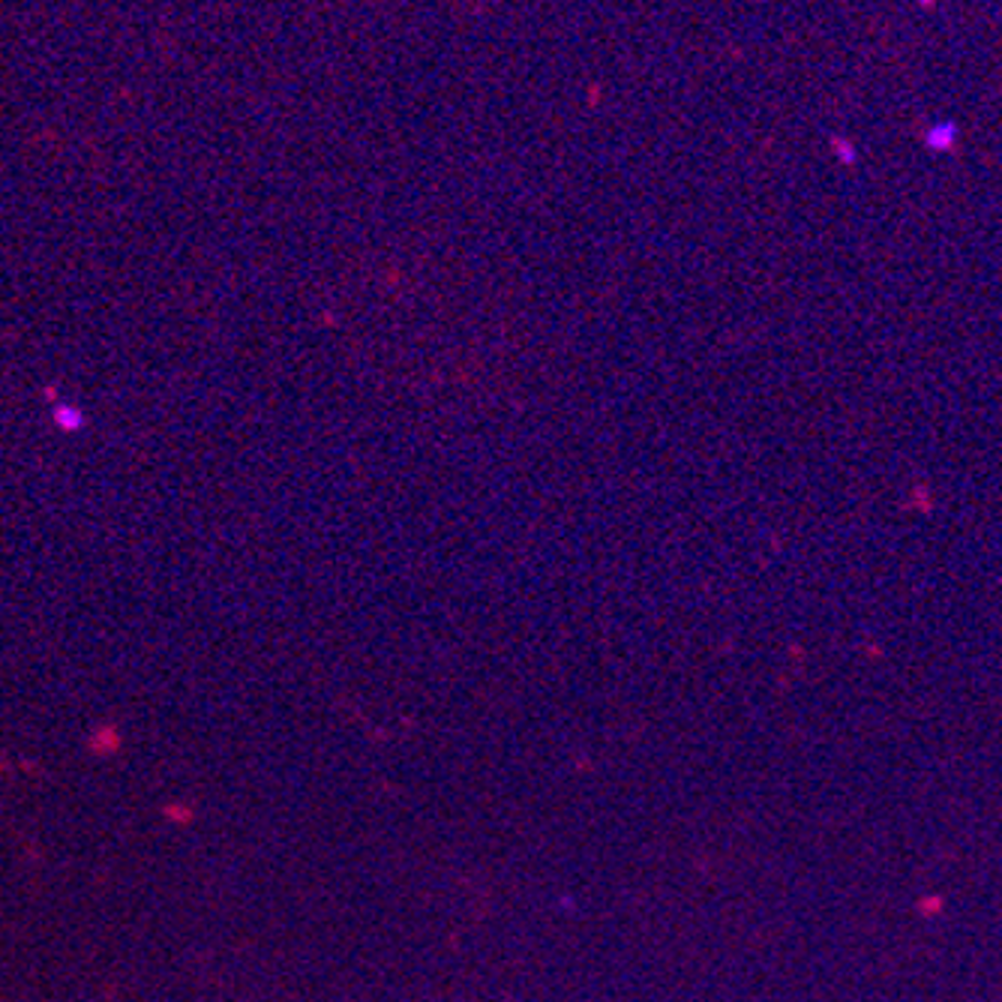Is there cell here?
I'll use <instances>...</instances> for the list:
<instances>
[{
	"label": "cell",
	"instance_id": "cell-1",
	"mask_svg": "<svg viewBox=\"0 0 1002 1002\" xmlns=\"http://www.w3.org/2000/svg\"><path fill=\"white\" fill-rule=\"evenodd\" d=\"M52 421L57 423V430L61 432H78L85 427V411L73 406V402H61V406H54L52 411Z\"/></svg>",
	"mask_w": 1002,
	"mask_h": 1002
},
{
	"label": "cell",
	"instance_id": "cell-2",
	"mask_svg": "<svg viewBox=\"0 0 1002 1002\" xmlns=\"http://www.w3.org/2000/svg\"><path fill=\"white\" fill-rule=\"evenodd\" d=\"M925 139L934 151H946V148H951V144L958 141V127H955L951 120H939L937 127H930V132H927Z\"/></svg>",
	"mask_w": 1002,
	"mask_h": 1002
}]
</instances>
